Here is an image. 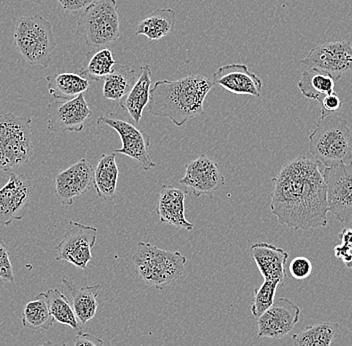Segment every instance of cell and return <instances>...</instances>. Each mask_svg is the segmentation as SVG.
Returning <instances> with one entry per match:
<instances>
[{
    "label": "cell",
    "mask_w": 352,
    "mask_h": 346,
    "mask_svg": "<svg viewBox=\"0 0 352 346\" xmlns=\"http://www.w3.org/2000/svg\"><path fill=\"white\" fill-rule=\"evenodd\" d=\"M329 213L343 224L352 222V163L325 167Z\"/></svg>",
    "instance_id": "9"
},
{
    "label": "cell",
    "mask_w": 352,
    "mask_h": 346,
    "mask_svg": "<svg viewBox=\"0 0 352 346\" xmlns=\"http://www.w3.org/2000/svg\"><path fill=\"white\" fill-rule=\"evenodd\" d=\"M341 105H342V102L336 94H329L321 101V116L336 113L340 111Z\"/></svg>",
    "instance_id": "34"
},
{
    "label": "cell",
    "mask_w": 352,
    "mask_h": 346,
    "mask_svg": "<svg viewBox=\"0 0 352 346\" xmlns=\"http://www.w3.org/2000/svg\"><path fill=\"white\" fill-rule=\"evenodd\" d=\"M138 80L136 72L129 65L116 63L113 72L104 78L102 94L111 101L122 100Z\"/></svg>",
    "instance_id": "25"
},
{
    "label": "cell",
    "mask_w": 352,
    "mask_h": 346,
    "mask_svg": "<svg viewBox=\"0 0 352 346\" xmlns=\"http://www.w3.org/2000/svg\"><path fill=\"white\" fill-rule=\"evenodd\" d=\"M32 118L0 116V171L11 173L30 162L33 154Z\"/></svg>",
    "instance_id": "6"
},
{
    "label": "cell",
    "mask_w": 352,
    "mask_h": 346,
    "mask_svg": "<svg viewBox=\"0 0 352 346\" xmlns=\"http://www.w3.org/2000/svg\"><path fill=\"white\" fill-rule=\"evenodd\" d=\"M270 210L279 224L294 230L327 226V187L319 162L299 156L272 178Z\"/></svg>",
    "instance_id": "1"
},
{
    "label": "cell",
    "mask_w": 352,
    "mask_h": 346,
    "mask_svg": "<svg viewBox=\"0 0 352 346\" xmlns=\"http://www.w3.org/2000/svg\"><path fill=\"white\" fill-rule=\"evenodd\" d=\"M41 346H66L65 343H52V341H46Z\"/></svg>",
    "instance_id": "39"
},
{
    "label": "cell",
    "mask_w": 352,
    "mask_h": 346,
    "mask_svg": "<svg viewBox=\"0 0 352 346\" xmlns=\"http://www.w3.org/2000/svg\"><path fill=\"white\" fill-rule=\"evenodd\" d=\"M45 293L48 307L54 321L61 325L69 326L72 329L76 330L77 334L82 332L83 326L79 323L74 307L68 301L67 297L57 288H52Z\"/></svg>",
    "instance_id": "29"
},
{
    "label": "cell",
    "mask_w": 352,
    "mask_h": 346,
    "mask_svg": "<svg viewBox=\"0 0 352 346\" xmlns=\"http://www.w3.org/2000/svg\"><path fill=\"white\" fill-rule=\"evenodd\" d=\"M212 81L230 94L261 98L263 80L246 65L232 63L221 66L213 72Z\"/></svg>",
    "instance_id": "17"
},
{
    "label": "cell",
    "mask_w": 352,
    "mask_h": 346,
    "mask_svg": "<svg viewBox=\"0 0 352 346\" xmlns=\"http://www.w3.org/2000/svg\"><path fill=\"white\" fill-rule=\"evenodd\" d=\"M300 310L287 299H279L257 319V338L281 339L294 330L299 321Z\"/></svg>",
    "instance_id": "16"
},
{
    "label": "cell",
    "mask_w": 352,
    "mask_h": 346,
    "mask_svg": "<svg viewBox=\"0 0 352 346\" xmlns=\"http://www.w3.org/2000/svg\"><path fill=\"white\" fill-rule=\"evenodd\" d=\"M76 34L88 46L99 48L120 39V21L116 0H98L81 13Z\"/></svg>",
    "instance_id": "7"
},
{
    "label": "cell",
    "mask_w": 352,
    "mask_h": 346,
    "mask_svg": "<svg viewBox=\"0 0 352 346\" xmlns=\"http://www.w3.org/2000/svg\"><path fill=\"white\" fill-rule=\"evenodd\" d=\"M142 72L138 77L129 94L120 101V107L131 116L134 125H138L142 118L143 110L147 107L151 98V87L153 83V72L151 66H142Z\"/></svg>",
    "instance_id": "20"
},
{
    "label": "cell",
    "mask_w": 352,
    "mask_h": 346,
    "mask_svg": "<svg viewBox=\"0 0 352 346\" xmlns=\"http://www.w3.org/2000/svg\"><path fill=\"white\" fill-rule=\"evenodd\" d=\"M340 334V325L336 323H320L307 326L302 332L292 336L294 346H332Z\"/></svg>",
    "instance_id": "28"
},
{
    "label": "cell",
    "mask_w": 352,
    "mask_h": 346,
    "mask_svg": "<svg viewBox=\"0 0 352 346\" xmlns=\"http://www.w3.org/2000/svg\"><path fill=\"white\" fill-rule=\"evenodd\" d=\"M63 284L67 288L72 299V307L81 325L85 326L88 321L96 316L98 308V293L101 286L99 284L77 288L76 284L63 279Z\"/></svg>",
    "instance_id": "21"
},
{
    "label": "cell",
    "mask_w": 352,
    "mask_h": 346,
    "mask_svg": "<svg viewBox=\"0 0 352 346\" xmlns=\"http://www.w3.org/2000/svg\"><path fill=\"white\" fill-rule=\"evenodd\" d=\"M74 346H104V343L98 336L80 332L74 337Z\"/></svg>",
    "instance_id": "36"
},
{
    "label": "cell",
    "mask_w": 352,
    "mask_h": 346,
    "mask_svg": "<svg viewBox=\"0 0 352 346\" xmlns=\"http://www.w3.org/2000/svg\"><path fill=\"white\" fill-rule=\"evenodd\" d=\"M94 180V169L87 158L57 174L54 180L55 196L63 206H72L74 198L85 195Z\"/></svg>",
    "instance_id": "15"
},
{
    "label": "cell",
    "mask_w": 352,
    "mask_h": 346,
    "mask_svg": "<svg viewBox=\"0 0 352 346\" xmlns=\"http://www.w3.org/2000/svg\"><path fill=\"white\" fill-rule=\"evenodd\" d=\"M289 272L296 279H307L312 273L311 261L307 257H296L290 262Z\"/></svg>",
    "instance_id": "33"
},
{
    "label": "cell",
    "mask_w": 352,
    "mask_h": 346,
    "mask_svg": "<svg viewBox=\"0 0 352 346\" xmlns=\"http://www.w3.org/2000/svg\"><path fill=\"white\" fill-rule=\"evenodd\" d=\"M98 229L70 220L65 235L55 248L56 260L68 262L80 270H87L92 260L91 249L96 246Z\"/></svg>",
    "instance_id": "8"
},
{
    "label": "cell",
    "mask_w": 352,
    "mask_h": 346,
    "mask_svg": "<svg viewBox=\"0 0 352 346\" xmlns=\"http://www.w3.org/2000/svg\"><path fill=\"white\" fill-rule=\"evenodd\" d=\"M341 242L352 248V228H345L340 233Z\"/></svg>",
    "instance_id": "38"
},
{
    "label": "cell",
    "mask_w": 352,
    "mask_h": 346,
    "mask_svg": "<svg viewBox=\"0 0 352 346\" xmlns=\"http://www.w3.org/2000/svg\"><path fill=\"white\" fill-rule=\"evenodd\" d=\"M87 58L85 65L79 68L78 74L89 81L104 79L113 72L114 66L118 63L114 61L112 52L109 48H101L98 52H89Z\"/></svg>",
    "instance_id": "30"
},
{
    "label": "cell",
    "mask_w": 352,
    "mask_h": 346,
    "mask_svg": "<svg viewBox=\"0 0 352 346\" xmlns=\"http://www.w3.org/2000/svg\"><path fill=\"white\" fill-rule=\"evenodd\" d=\"M278 286V281H264L263 285L254 290V299L252 305L253 317L258 319L274 305L275 293Z\"/></svg>",
    "instance_id": "31"
},
{
    "label": "cell",
    "mask_w": 352,
    "mask_h": 346,
    "mask_svg": "<svg viewBox=\"0 0 352 346\" xmlns=\"http://www.w3.org/2000/svg\"><path fill=\"white\" fill-rule=\"evenodd\" d=\"M96 123L111 127L120 136L122 147L116 149V153L124 154L135 160L144 171H151L156 166L149 154L151 138L143 130L136 127L133 123L116 118L114 116H100Z\"/></svg>",
    "instance_id": "10"
},
{
    "label": "cell",
    "mask_w": 352,
    "mask_h": 346,
    "mask_svg": "<svg viewBox=\"0 0 352 346\" xmlns=\"http://www.w3.org/2000/svg\"><path fill=\"white\" fill-rule=\"evenodd\" d=\"M250 253L264 281H278L279 286L285 285V263L289 257L287 251L266 242H257L250 246Z\"/></svg>",
    "instance_id": "19"
},
{
    "label": "cell",
    "mask_w": 352,
    "mask_h": 346,
    "mask_svg": "<svg viewBox=\"0 0 352 346\" xmlns=\"http://www.w3.org/2000/svg\"><path fill=\"white\" fill-rule=\"evenodd\" d=\"M0 279L6 282H14L12 264L10 261V250L4 240L0 237Z\"/></svg>",
    "instance_id": "32"
},
{
    "label": "cell",
    "mask_w": 352,
    "mask_h": 346,
    "mask_svg": "<svg viewBox=\"0 0 352 346\" xmlns=\"http://www.w3.org/2000/svg\"><path fill=\"white\" fill-rule=\"evenodd\" d=\"M56 1L66 12H77V11L85 10L98 0H56Z\"/></svg>",
    "instance_id": "35"
},
{
    "label": "cell",
    "mask_w": 352,
    "mask_h": 346,
    "mask_svg": "<svg viewBox=\"0 0 352 346\" xmlns=\"http://www.w3.org/2000/svg\"><path fill=\"white\" fill-rule=\"evenodd\" d=\"M226 184V177L220 171L219 164L206 154L198 156L186 165V175L180 185L190 191L195 197L208 195L212 197L215 191Z\"/></svg>",
    "instance_id": "14"
},
{
    "label": "cell",
    "mask_w": 352,
    "mask_h": 346,
    "mask_svg": "<svg viewBox=\"0 0 352 346\" xmlns=\"http://www.w3.org/2000/svg\"><path fill=\"white\" fill-rule=\"evenodd\" d=\"M351 129L336 113L320 116L309 136V151L325 167L352 163Z\"/></svg>",
    "instance_id": "3"
},
{
    "label": "cell",
    "mask_w": 352,
    "mask_h": 346,
    "mask_svg": "<svg viewBox=\"0 0 352 346\" xmlns=\"http://www.w3.org/2000/svg\"><path fill=\"white\" fill-rule=\"evenodd\" d=\"M47 129L54 133L81 132L85 121L92 116L85 96L80 94L72 100H56L46 107Z\"/></svg>",
    "instance_id": "12"
},
{
    "label": "cell",
    "mask_w": 352,
    "mask_h": 346,
    "mask_svg": "<svg viewBox=\"0 0 352 346\" xmlns=\"http://www.w3.org/2000/svg\"><path fill=\"white\" fill-rule=\"evenodd\" d=\"M118 182V166L116 152L103 154L94 169V186L99 197L109 200L116 197Z\"/></svg>",
    "instance_id": "22"
},
{
    "label": "cell",
    "mask_w": 352,
    "mask_h": 346,
    "mask_svg": "<svg viewBox=\"0 0 352 346\" xmlns=\"http://www.w3.org/2000/svg\"><path fill=\"white\" fill-rule=\"evenodd\" d=\"M188 191L173 185H164L158 195L156 213L162 224H169L179 229L192 230L195 224L186 218V198Z\"/></svg>",
    "instance_id": "18"
},
{
    "label": "cell",
    "mask_w": 352,
    "mask_h": 346,
    "mask_svg": "<svg viewBox=\"0 0 352 346\" xmlns=\"http://www.w3.org/2000/svg\"><path fill=\"white\" fill-rule=\"evenodd\" d=\"M334 255L345 264L346 268L352 270V248L341 244L334 248Z\"/></svg>",
    "instance_id": "37"
},
{
    "label": "cell",
    "mask_w": 352,
    "mask_h": 346,
    "mask_svg": "<svg viewBox=\"0 0 352 346\" xmlns=\"http://www.w3.org/2000/svg\"><path fill=\"white\" fill-rule=\"evenodd\" d=\"M212 79L195 74L177 80L156 81L151 90L148 110L153 116L167 118L177 127L204 113V103Z\"/></svg>",
    "instance_id": "2"
},
{
    "label": "cell",
    "mask_w": 352,
    "mask_h": 346,
    "mask_svg": "<svg viewBox=\"0 0 352 346\" xmlns=\"http://www.w3.org/2000/svg\"><path fill=\"white\" fill-rule=\"evenodd\" d=\"M300 63L324 70L338 81L343 74L352 72V43L341 41L321 44L310 50Z\"/></svg>",
    "instance_id": "11"
},
{
    "label": "cell",
    "mask_w": 352,
    "mask_h": 346,
    "mask_svg": "<svg viewBox=\"0 0 352 346\" xmlns=\"http://www.w3.org/2000/svg\"><path fill=\"white\" fill-rule=\"evenodd\" d=\"M176 23V13L175 10H156L151 17L138 24L135 28V35H144L149 41H160L167 36Z\"/></svg>",
    "instance_id": "26"
},
{
    "label": "cell",
    "mask_w": 352,
    "mask_h": 346,
    "mask_svg": "<svg viewBox=\"0 0 352 346\" xmlns=\"http://www.w3.org/2000/svg\"><path fill=\"white\" fill-rule=\"evenodd\" d=\"M33 193L30 180L11 171L8 184L0 188V224L10 226L23 219Z\"/></svg>",
    "instance_id": "13"
},
{
    "label": "cell",
    "mask_w": 352,
    "mask_h": 346,
    "mask_svg": "<svg viewBox=\"0 0 352 346\" xmlns=\"http://www.w3.org/2000/svg\"><path fill=\"white\" fill-rule=\"evenodd\" d=\"M140 279L149 288H165L184 275L187 259L179 251H168L140 242L132 257Z\"/></svg>",
    "instance_id": "4"
},
{
    "label": "cell",
    "mask_w": 352,
    "mask_h": 346,
    "mask_svg": "<svg viewBox=\"0 0 352 346\" xmlns=\"http://www.w3.org/2000/svg\"><path fill=\"white\" fill-rule=\"evenodd\" d=\"M54 318L48 307L45 292H41L28 301L22 310V325L32 330H48L54 325Z\"/></svg>",
    "instance_id": "27"
},
{
    "label": "cell",
    "mask_w": 352,
    "mask_h": 346,
    "mask_svg": "<svg viewBox=\"0 0 352 346\" xmlns=\"http://www.w3.org/2000/svg\"><path fill=\"white\" fill-rule=\"evenodd\" d=\"M336 83V79L329 72L319 68L310 67V69L303 72L297 87L303 96L314 99L320 105L325 96L334 94Z\"/></svg>",
    "instance_id": "23"
},
{
    "label": "cell",
    "mask_w": 352,
    "mask_h": 346,
    "mask_svg": "<svg viewBox=\"0 0 352 346\" xmlns=\"http://www.w3.org/2000/svg\"><path fill=\"white\" fill-rule=\"evenodd\" d=\"M47 89L56 100L65 101L76 98L89 88V80L78 74H52L46 77Z\"/></svg>",
    "instance_id": "24"
},
{
    "label": "cell",
    "mask_w": 352,
    "mask_h": 346,
    "mask_svg": "<svg viewBox=\"0 0 352 346\" xmlns=\"http://www.w3.org/2000/svg\"><path fill=\"white\" fill-rule=\"evenodd\" d=\"M13 43L28 65L44 68L52 63L56 47L52 23L39 14L21 17L17 21Z\"/></svg>",
    "instance_id": "5"
}]
</instances>
